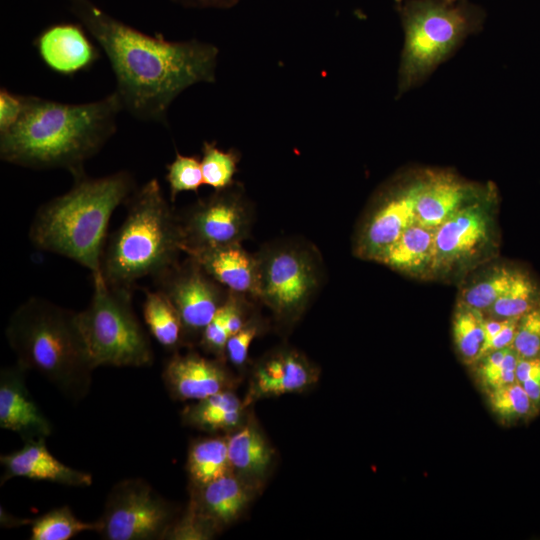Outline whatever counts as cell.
I'll use <instances>...</instances> for the list:
<instances>
[{"label":"cell","mask_w":540,"mask_h":540,"mask_svg":"<svg viewBox=\"0 0 540 540\" xmlns=\"http://www.w3.org/2000/svg\"><path fill=\"white\" fill-rule=\"evenodd\" d=\"M72 13L106 54L115 92L132 116L167 123L171 103L186 88L214 83L218 48L196 39L169 41L112 17L91 0H68Z\"/></svg>","instance_id":"cell-1"},{"label":"cell","mask_w":540,"mask_h":540,"mask_svg":"<svg viewBox=\"0 0 540 540\" xmlns=\"http://www.w3.org/2000/svg\"><path fill=\"white\" fill-rule=\"evenodd\" d=\"M123 109L116 92L93 102L68 104L26 96L18 122L0 134L2 161L36 170L62 168L73 177L116 132Z\"/></svg>","instance_id":"cell-2"},{"label":"cell","mask_w":540,"mask_h":540,"mask_svg":"<svg viewBox=\"0 0 540 540\" xmlns=\"http://www.w3.org/2000/svg\"><path fill=\"white\" fill-rule=\"evenodd\" d=\"M73 178L69 191L37 209L28 237L37 249L71 259L93 275L101 270L111 216L136 190V183L126 170Z\"/></svg>","instance_id":"cell-3"},{"label":"cell","mask_w":540,"mask_h":540,"mask_svg":"<svg viewBox=\"0 0 540 540\" xmlns=\"http://www.w3.org/2000/svg\"><path fill=\"white\" fill-rule=\"evenodd\" d=\"M5 336L24 370L37 372L71 400L89 393L95 367L77 312L32 296L13 311Z\"/></svg>","instance_id":"cell-4"},{"label":"cell","mask_w":540,"mask_h":540,"mask_svg":"<svg viewBox=\"0 0 540 540\" xmlns=\"http://www.w3.org/2000/svg\"><path fill=\"white\" fill-rule=\"evenodd\" d=\"M126 205L123 222L107 239L100 272L112 286L133 288L179 261L183 235L157 178L136 188Z\"/></svg>","instance_id":"cell-5"},{"label":"cell","mask_w":540,"mask_h":540,"mask_svg":"<svg viewBox=\"0 0 540 540\" xmlns=\"http://www.w3.org/2000/svg\"><path fill=\"white\" fill-rule=\"evenodd\" d=\"M404 45L398 95L424 82L484 23L485 13L468 0H407L400 4Z\"/></svg>","instance_id":"cell-6"},{"label":"cell","mask_w":540,"mask_h":540,"mask_svg":"<svg viewBox=\"0 0 540 540\" xmlns=\"http://www.w3.org/2000/svg\"><path fill=\"white\" fill-rule=\"evenodd\" d=\"M92 286L90 303L77 312V322L95 369L150 366L153 349L133 309V288L112 286L101 272L92 275Z\"/></svg>","instance_id":"cell-7"},{"label":"cell","mask_w":540,"mask_h":540,"mask_svg":"<svg viewBox=\"0 0 540 540\" xmlns=\"http://www.w3.org/2000/svg\"><path fill=\"white\" fill-rule=\"evenodd\" d=\"M259 299L283 323H293L306 310L320 285L317 255L308 247L283 243L257 255Z\"/></svg>","instance_id":"cell-8"},{"label":"cell","mask_w":540,"mask_h":540,"mask_svg":"<svg viewBox=\"0 0 540 540\" xmlns=\"http://www.w3.org/2000/svg\"><path fill=\"white\" fill-rule=\"evenodd\" d=\"M179 515L146 480L123 479L108 493L96 532L106 540L167 539Z\"/></svg>","instance_id":"cell-9"},{"label":"cell","mask_w":540,"mask_h":540,"mask_svg":"<svg viewBox=\"0 0 540 540\" xmlns=\"http://www.w3.org/2000/svg\"><path fill=\"white\" fill-rule=\"evenodd\" d=\"M184 254L241 245L249 234L253 211L240 183L215 190L178 214Z\"/></svg>","instance_id":"cell-10"},{"label":"cell","mask_w":540,"mask_h":540,"mask_svg":"<svg viewBox=\"0 0 540 540\" xmlns=\"http://www.w3.org/2000/svg\"><path fill=\"white\" fill-rule=\"evenodd\" d=\"M177 310L186 343L198 340L226 302L229 290L214 280L192 257L178 261L152 278Z\"/></svg>","instance_id":"cell-11"},{"label":"cell","mask_w":540,"mask_h":540,"mask_svg":"<svg viewBox=\"0 0 540 540\" xmlns=\"http://www.w3.org/2000/svg\"><path fill=\"white\" fill-rule=\"evenodd\" d=\"M414 178L388 187L379 197L357 237V254L376 258L416 223Z\"/></svg>","instance_id":"cell-12"},{"label":"cell","mask_w":540,"mask_h":540,"mask_svg":"<svg viewBox=\"0 0 540 540\" xmlns=\"http://www.w3.org/2000/svg\"><path fill=\"white\" fill-rule=\"evenodd\" d=\"M261 487L229 472L205 485L191 487L188 509L211 538L236 522Z\"/></svg>","instance_id":"cell-13"},{"label":"cell","mask_w":540,"mask_h":540,"mask_svg":"<svg viewBox=\"0 0 540 540\" xmlns=\"http://www.w3.org/2000/svg\"><path fill=\"white\" fill-rule=\"evenodd\" d=\"M319 377V368L303 353L293 348L277 349L253 368L244 405L247 408L258 400L302 393Z\"/></svg>","instance_id":"cell-14"},{"label":"cell","mask_w":540,"mask_h":540,"mask_svg":"<svg viewBox=\"0 0 540 540\" xmlns=\"http://www.w3.org/2000/svg\"><path fill=\"white\" fill-rule=\"evenodd\" d=\"M162 378L170 397L177 401L202 400L234 390L238 383L225 360L208 358L195 351L174 352L165 363Z\"/></svg>","instance_id":"cell-15"},{"label":"cell","mask_w":540,"mask_h":540,"mask_svg":"<svg viewBox=\"0 0 540 540\" xmlns=\"http://www.w3.org/2000/svg\"><path fill=\"white\" fill-rule=\"evenodd\" d=\"M489 239V221L479 202H470L436 228L431 270L470 258Z\"/></svg>","instance_id":"cell-16"},{"label":"cell","mask_w":540,"mask_h":540,"mask_svg":"<svg viewBox=\"0 0 540 540\" xmlns=\"http://www.w3.org/2000/svg\"><path fill=\"white\" fill-rule=\"evenodd\" d=\"M26 373L17 363L0 371V427L24 442L46 439L53 431L26 387Z\"/></svg>","instance_id":"cell-17"},{"label":"cell","mask_w":540,"mask_h":540,"mask_svg":"<svg viewBox=\"0 0 540 540\" xmlns=\"http://www.w3.org/2000/svg\"><path fill=\"white\" fill-rule=\"evenodd\" d=\"M416 223L436 229L473 199L478 189L447 171H424L414 178Z\"/></svg>","instance_id":"cell-18"},{"label":"cell","mask_w":540,"mask_h":540,"mask_svg":"<svg viewBox=\"0 0 540 540\" xmlns=\"http://www.w3.org/2000/svg\"><path fill=\"white\" fill-rule=\"evenodd\" d=\"M82 25L59 23L45 28L34 40L44 64L52 71L71 76L90 68L100 57Z\"/></svg>","instance_id":"cell-19"},{"label":"cell","mask_w":540,"mask_h":540,"mask_svg":"<svg viewBox=\"0 0 540 540\" xmlns=\"http://www.w3.org/2000/svg\"><path fill=\"white\" fill-rule=\"evenodd\" d=\"M0 463L3 467L1 485L16 477L71 487H88L93 483L91 474L56 459L47 449L46 439L24 442L19 450L1 455Z\"/></svg>","instance_id":"cell-20"},{"label":"cell","mask_w":540,"mask_h":540,"mask_svg":"<svg viewBox=\"0 0 540 540\" xmlns=\"http://www.w3.org/2000/svg\"><path fill=\"white\" fill-rule=\"evenodd\" d=\"M218 283L231 292L259 297L257 256L241 245L195 250L186 253Z\"/></svg>","instance_id":"cell-21"},{"label":"cell","mask_w":540,"mask_h":540,"mask_svg":"<svg viewBox=\"0 0 540 540\" xmlns=\"http://www.w3.org/2000/svg\"><path fill=\"white\" fill-rule=\"evenodd\" d=\"M231 472L262 487L275 458V451L253 415L226 434Z\"/></svg>","instance_id":"cell-22"},{"label":"cell","mask_w":540,"mask_h":540,"mask_svg":"<svg viewBox=\"0 0 540 540\" xmlns=\"http://www.w3.org/2000/svg\"><path fill=\"white\" fill-rule=\"evenodd\" d=\"M245 409L234 390H226L187 405L181 412V420L201 431L228 434L243 424Z\"/></svg>","instance_id":"cell-23"},{"label":"cell","mask_w":540,"mask_h":540,"mask_svg":"<svg viewBox=\"0 0 540 540\" xmlns=\"http://www.w3.org/2000/svg\"><path fill=\"white\" fill-rule=\"evenodd\" d=\"M435 231L436 229L415 223L390 244L375 261L412 274L431 270Z\"/></svg>","instance_id":"cell-24"},{"label":"cell","mask_w":540,"mask_h":540,"mask_svg":"<svg viewBox=\"0 0 540 540\" xmlns=\"http://www.w3.org/2000/svg\"><path fill=\"white\" fill-rule=\"evenodd\" d=\"M142 314L150 334L162 347L176 352L186 344L181 318L163 293L145 289Z\"/></svg>","instance_id":"cell-25"},{"label":"cell","mask_w":540,"mask_h":540,"mask_svg":"<svg viewBox=\"0 0 540 540\" xmlns=\"http://www.w3.org/2000/svg\"><path fill=\"white\" fill-rule=\"evenodd\" d=\"M186 469L191 487L205 485L231 472L227 435L194 440L188 449Z\"/></svg>","instance_id":"cell-26"},{"label":"cell","mask_w":540,"mask_h":540,"mask_svg":"<svg viewBox=\"0 0 540 540\" xmlns=\"http://www.w3.org/2000/svg\"><path fill=\"white\" fill-rule=\"evenodd\" d=\"M484 314L462 302L453 317V338L456 349L467 365H474L480 358L484 345Z\"/></svg>","instance_id":"cell-27"},{"label":"cell","mask_w":540,"mask_h":540,"mask_svg":"<svg viewBox=\"0 0 540 540\" xmlns=\"http://www.w3.org/2000/svg\"><path fill=\"white\" fill-rule=\"evenodd\" d=\"M486 395L491 411L503 425L527 422L539 412L518 382L493 389Z\"/></svg>","instance_id":"cell-28"},{"label":"cell","mask_w":540,"mask_h":540,"mask_svg":"<svg viewBox=\"0 0 540 540\" xmlns=\"http://www.w3.org/2000/svg\"><path fill=\"white\" fill-rule=\"evenodd\" d=\"M30 540H69L84 531H96L97 521L84 522L67 505L32 519Z\"/></svg>","instance_id":"cell-29"},{"label":"cell","mask_w":540,"mask_h":540,"mask_svg":"<svg viewBox=\"0 0 540 540\" xmlns=\"http://www.w3.org/2000/svg\"><path fill=\"white\" fill-rule=\"evenodd\" d=\"M539 303L535 283L526 274L516 271L503 294L486 312L491 318L516 319Z\"/></svg>","instance_id":"cell-30"},{"label":"cell","mask_w":540,"mask_h":540,"mask_svg":"<svg viewBox=\"0 0 540 540\" xmlns=\"http://www.w3.org/2000/svg\"><path fill=\"white\" fill-rule=\"evenodd\" d=\"M519 358L512 346L489 352L481 357L473 366L477 383L482 390L487 393L517 382L515 370Z\"/></svg>","instance_id":"cell-31"},{"label":"cell","mask_w":540,"mask_h":540,"mask_svg":"<svg viewBox=\"0 0 540 540\" xmlns=\"http://www.w3.org/2000/svg\"><path fill=\"white\" fill-rule=\"evenodd\" d=\"M200 159L204 184L215 190L230 186L234 181L240 154L235 149L222 150L214 141H204Z\"/></svg>","instance_id":"cell-32"},{"label":"cell","mask_w":540,"mask_h":540,"mask_svg":"<svg viewBox=\"0 0 540 540\" xmlns=\"http://www.w3.org/2000/svg\"><path fill=\"white\" fill-rule=\"evenodd\" d=\"M166 170L165 178L169 186L171 201H175L181 192H197L204 184L201 162L197 156L176 152L175 159L166 166Z\"/></svg>","instance_id":"cell-33"},{"label":"cell","mask_w":540,"mask_h":540,"mask_svg":"<svg viewBox=\"0 0 540 540\" xmlns=\"http://www.w3.org/2000/svg\"><path fill=\"white\" fill-rule=\"evenodd\" d=\"M516 270L502 268L464 291L462 303L481 312L487 311L503 294Z\"/></svg>","instance_id":"cell-34"},{"label":"cell","mask_w":540,"mask_h":540,"mask_svg":"<svg viewBox=\"0 0 540 540\" xmlns=\"http://www.w3.org/2000/svg\"><path fill=\"white\" fill-rule=\"evenodd\" d=\"M512 347L520 358L540 355V303L518 319Z\"/></svg>","instance_id":"cell-35"},{"label":"cell","mask_w":540,"mask_h":540,"mask_svg":"<svg viewBox=\"0 0 540 540\" xmlns=\"http://www.w3.org/2000/svg\"><path fill=\"white\" fill-rule=\"evenodd\" d=\"M223 306L218 310L214 318L206 326L198 343L203 351L213 355L216 358L226 360L225 348L230 335L225 325V313Z\"/></svg>","instance_id":"cell-36"},{"label":"cell","mask_w":540,"mask_h":540,"mask_svg":"<svg viewBox=\"0 0 540 540\" xmlns=\"http://www.w3.org/2000/svg\"><path fill=\"white\" fill-rule=\"evenodd\" d=\"M259 333V325L248 321L237 333L231 335L225 348L226 359L235 367H241L247 361L252 341Z\"/></svg>","instance_id":"cell-37"},{"label":"cell","mask_w":540,"mask_h":540,"mask_svg":"<svg viewBox=\"0 0 540 540\" xmlns=\"http://www.w3.org/2000/svg\"><path fill=\"white\" fill-rule=\"evenodd\" d=\"M26 96L13 93L6 88L0 90V134L12 128L20 119Z\"/></svg>","instance_id":"cell-38"},{"label":"cell","mask_w":540,"mask_h":540,"mask_svg":"<svg viewBox=\"0 0 540 540\" xmlns=\"http://www.w3.org/2000/svg\"><path fill=\"white\" fill-rule=\"evenodd\" d=\"M518 319L519 318L509 319L507 321L506 325L501 329V331L483 346L480 358L489 352L512 346Z\"/></svg>","instance_id":"cell-39"},{"label":"cell","mask_w":540,"mask_h":540,"mask_svg":"<svg viewBox=\"0 0 540 540\" xmlns=\"http://www.w3.org/2000/svg\"><path fill=\"white\" fill-rule=\"evenodd\" d=\"M516 381L523 383L529 379L540 377V355L530 358H519L516 370Z\"/></svg>","instance_id":"cell-40"},{"label":"cell","mask_w":540,"mask_h":540,"mask_svg":"<svg viewBox=\"0 0 540 540\" xmlns=\"http://www.w3.org/2000/svg\"><path fill=\"white\" fill-rule=\"evenodd\" d=\"M174 2L191 8H217L228 9L239 3L240 0H173Z\"/></svg>","instance_id":"cell-41"},{"label":"cell","mask_w":540,"mask_h":540,"mask_svg":"<svg viewBox=\"0 0 540 540\" xmlns=\"http://www.w3.org/2000/svg\"><path fill=\"white\" fill-rule=\"evenodd\" d=\"M534 407L540 411V377L521 383Z\"/></svg>","instance_id":"cell-42"},{"label":"cell","mask_w":540,"mask_h":540,"mask_svg":"<svg viewBox=\"0 0 540 540\" xmlns=\"http://www.w3.org/2000/svg\"><path fill=\"white\" fill-rule=\"evenodd\" d=\"M403 0H395V2L400 5L402 3Z\"/></svg>","instance_id":"cell-43"},{"label":"cell","mask_w":540,"mask_h":540,"mask_svg":"<svg viewBox=\"0 0 540 540\" xmlns=\"http://www.w3.org/2000/svg\"><path fill=\"white\" fill-rule=\"evenodd\" d=\"M445 1H447V2H454V1H456V0H445Z\"/></svg>","instance_id":"cell-44"}]
</instances>
